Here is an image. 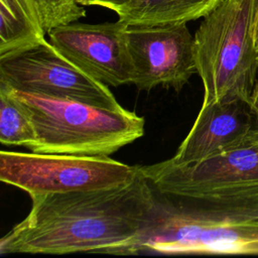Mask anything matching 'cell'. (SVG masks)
<instances>
[{"label": "cell", "instance_id": "obj_10", "mask_svg": "<svg viewBox=\"0 0 258 258\" xmlns=\"http://www.w3.org/2000/svg\"><path fill=\"white\" fill-rule=\"evenodd\" d=\"M257 121L258 114L242 99L202 104L189 132L167 161L186 165L220 153L239 143Z\"/></svg>", "mask_w": 258, "mask_h": 258}, {"label": "cell", "instance_id": "obj_13", "mask_svg": "<svg viewBox=\"0 0 258 258\" xmlns=\"http://www.w3.org/2000/svg\"><path fill=\"white\" fill-rule=\"evenodd\" d=\"M35 140V130L21 106L0 87V142L27 149Z\"/></svg>", "mask_w": 258, "mask_h": 258}, {"label": "cell", "instance_id": "obj_7", "mask_svg": "<svg viewBox=\"0 0 258 258\" xmlns=\"http://www.w3.org/2000/svg\"><path fill=\"white\" fill-rule=\"evenodd\" d=\"M0 84L49 98L75 100L114 110L123 108L107 85L86 75L47 40L0 57Z\"/></svg>", "mask_w": 258, "mask_h": 258}, {"label": "cell", "instance_id": "obj_6", "mask_svg": "<svg viewBox=\"0 0 258 258\" xmlns=\"http://www.w3.org/2000/svg\"><path fill=\"white\" fill-rule=\"evenodd\" d=\"M139 166L109 156L0 151L1 181L29 197L120 185L130 181Z\"/></svg>", "mask_w": 258, "mask_h": 258}, {"label": "cell", "instance_id": "obj_1", "mask_svg": "<svg viewBox=\"0 0 258 258\" xmlns=\"http://www.w3.org/2000/svg\"><path fill=\"white\" fill-rule=\"evenodd\" d=\"M30 199L28 215L1 238V255H134L158 210L156 190L141 166L120 185Z\"/></svg>", "mask_w": 258, "mask_h": 258}, {"label": "cell", "instance_id": "obj_19", "mask_svg": "<svg viewBox=\"0 0 258 258\" xmlns=\"http://www.w3.org/2000/svg\"><path fill=\"white\" fill-rule=\"evenodd\" d=\"M245 213H247L248 215H250V216H255V217H258V210H256V211H251V212H246V211H244Z\"/></svg>", "mask_w": 258, "mask_h": 258}, {"label": "cell", "instance_id": "obj_18", "mask_svg": "<svg viewBox=\"0 0 258 258\" xmlns=\"http://www.w3.org/2000/svg\"><path fill=\"white\" fill-rule=\"evenodd\" d=\"M253 39H254V43H255L256 49L258 50V28L253 33Z\"/></svg>", "mask_w": 258, "mask_h": 258}, {"label": "cell", "instance_id": "obj_17", "mask_svg": "<svg viewBox=\"0 0 258 258\" xmlns=\"http://www.w3.org/2000/svg\"><path fill=\"white\" fill-rule=\"evenodd\" d=\"M258 28V0H255L254 4V13H253V21H252V33Z\"/></svg>", "mask_w": 258, "mask_h": 258}, {"label": "cell", "instance_id": "obj_14", "mask_svg": "<svg viewBox=\"0 0 258 258\" xmlns=\"http://www.w3.org/2000/svg\"><path fill=\"white\" fill-rule=\"evenodd\" d=\"M43 26L48 33L54 27L77 21L86 16V9L76 0H37Z\"/></svg>", "mask_w": 258, "mask_h": 258}, {"label": "cell", "instance_id": "obj_16", "mask_svg": "<svg viewBox=\"0 0 258 258\" xmlns=\"http://www.w3.org/2000/svg\"><path fill=\"white\" fill-rule=\"evenodd\" d=\"M250 104H251L253 110L258 114V80H257V84L255 86V89L253 91V94L251 96Z\"/></svg>", "mask_w": 258, "mask_h": 258}, {"label": "cell", "instance_id": "obj_8", "mask_svg": "<svg viewBox=\"0 0 258 258\" xmlns=\"http://www.w3.org/2000/svg\"><path fill=\"white\" fill-rule=\"evenodd\" d=\"M127 46L132 63V82L149 92L161 86L179 92L197 74L194 36L186 23L128 25Z\"/></svg>", "mask_w": 258, "mask_h": 258}, {"label": "cell", "instance_id": "obj_11", "mask_svg": "<svg viewBox=\"0 0 258 258\" xmlns=\"http://www.w3.org/2000/svg\"><path fill=\"white\" fill-rule=\"evenodd\" d=\"M37 0H0V57L45 41Z\"/></svg>", "mask_w": 258, "mask_h": 258}, {"label": "cell", "instance_id": "obj_5", "mask_svg": "<svg viewBox=\"0 0 258 258\" xmlns=\"http://www.w3.org/2000/svg\"><path fill=\"white\" fill-rule=\"evenodd\" d=\"M160 194L214 197L246 212L258 210V121L236 145L204 160L141 166Z\"/></svg>", "mask_w": 258, "mask_h": 258}, {"label": "cell", "instance_id": "obj_3", "mask_svg": "<svg viewBox=\"0 0 258 258\" xmlns=\"http://www.w3.org/2000/svg\"><path fill=\"white\" fill-rule=\"evenodd\" d=\"M28 115L35 130L31 152L109 156L144 134L145 119L69 99L20 92L0 84Z\"/></svg>", "mask_w": 258, "mask_h": 258}, {"label": "cell", "instance_id": "obj_12", "mask_svg": "<svg viewBox=\"0 0 258 258\" xmlns=\"http://www.w3.org/2000/svg\"><path fill=\"white\" fill-rule=\"evenodd\" d=\"M223 0H131L116 14L128 25L187 23L205 17Z\"/></svg>", "mask_w": 258, "mask_h": 258}, {"label": "cell", "instance_id": "obj_2", "mask_svg": "<svg viewBox=\"0 0 258 258\" xmlns=\"http://www.w3.org/2000/svg\"><path fill=\"white\" fill-rule=\"evenodd\" d=\"M156 194V220L134 255H258V217L214 197Z\"/></svg>", "mask_w": 258, "mask_h": 258}, {"label": "cell", "instance_id": "obj_4", "mask_svg": "<svg viewBox=\"0 0 258 258\" xmlns=\"http://www.w3.org/2000/svg\"><path fill=\"white\" fill-rule=\"evenodd\" d=\"M255 0H223L194 35L203 104L242 99L250 103L258 80V50L252 21Z\"/></svg>", "mask_w": 258, "mask_h": 258}, {"label": "cell", "instance_id": "obj_9", "mask_svg": "<svg viewBox=\"0 0 258 258\" xmlns=\"http://www.w3.org/2000/svg\"><path fill=\"white\" fill-rule=\"evenodd\" d=\"M127 26L120 19L98 24L74 21L51 29L48 41L86 75L108 87H119L132 82Z\"/></svg>", "mask_w": 258, "mask_h": 258}, {"label": "cell", "instance_id": "obj_15", "mask_svg": "<svg viewBox=\"0 0 258 258\" xmlns=\"http://www.w3.org/2000/svg\"><path fill=\"white\" fill-rule=\"evenodd\" d=\"M82 6H98L110 9L117 13L131 0H76Z\"/></svg>", "mask_w": 258, "mask_h": 258}]
</instances>
